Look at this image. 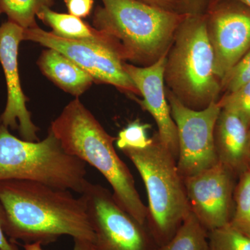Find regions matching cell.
I'll list each match as a JSON object with an SVG mask.
<instances>
[{
    "mask_svg": "<svg viewBox=\"0 0 250 250\" xmlns=\"http://www.w3.org/2000/svg\"><path fill=\"white\" fill-rule=\"evenodd\" d=\"M0 202L4 210V233L12 241L43 246L67 235L95 241L84 202L70 190L31 181H1Z\"/></svg>",
    "mask_w": 250,
    "mask_h": 250,
    "instance_id": "cell-1",
    "label": "cell"
},
{
    "mask_svg": "<svg viewBox=\"0 0 250 250\" xmlns=\"http://www.w3.org/2000/svg\"><path fill=\"white\" fill-rule=\"evenodd\" d=\"M65 152L96 168L107 180L118 203L140 223L146 225L147 207L134 177L119 157L110 136L78 99L68 104L49 129Z\"/></svg>",
    "mask_w": 250,
    "mask_h": 250,
    "instance_id": "cell-2",
    "label": "cell"
},
{
    "mask_svg": "<svg viewBox=\"0 0 250 250\" xmlns=\"http://www.w3.org/2000/svg\"><path fill=\"white\" fill-rule=\"evenodd\" d=\"M93 25L118 42L125 61L149 66L167 54L186 13L161 9L139 0H102Z\"/></svg>",
    "mask_w": 250,
    "mask_h": 250,
    "instance_id": "cell-3",
    "label": "cell"
},
{
    "mask_svg": "<svg viewBox=\"0 0 250 250\" xmlns=\"http://www.w3.org/2000/svg\"><path fill=\"white\" fill-rule=\"evenodd\" d=\"M166 88L184 106L195 111L218 102L221 82L215 75L205 13L188 14L166 54Z\"/></svg>",
    "mask_w": 250,
    "mask_h": 250,
    "instance_id": "cell-4",
    "label": "cell"
},
{
    "mask_svg": "<svg viewBox=\"0 0 250 250\" xmlns=\"http://www.w3.org/2000/svg\"><path fill=\"white\" fill-rule=\"evenodd\" d=\"M143 149L125 148L122 152L141 175L148 197L146 220L158 247L170 241L190 212L184 179L177 159L164 146L157 133Z\"/></svg>",
    "mask_w": 250,
    "mask_h": 250,
    "instance_id": "cell-5",
    "label": "cell"
},
{
    "mask_svg": "<svg viewBox=\"0 0 250 250\" xmlns=\"http://www.w3.org/2000/svg\"><path fill=\"white\" fill-rule=\"evenodd\" d=\"M86 164L65 152L50 129L41 141L19 139L0 125V182L27 180L82 193Z\"/></svg>",
    "mask_w": 250,
    "mask_h": 250,
    "instance_id": "cell-6",
    "label": "cell"
},
{
    "mask_svg": "<svg viewBox=\"0 0 250 250\" xmlns=\"http://www.w3.org/2000/svg\"><path fill=\"white\" fill-rule=\"evenodd\" d=\"M95 232V250H156L147 225L121 207L113 192L88 182L80 194Z\"/></svg>",
    "mask_w": 250,
    "mask_h": 250,
    "instance_id": "cell-7",
    "label": "cell"
},
{
    "mask_svg": "<svg viewBox=\"0 0 250 250\" xmlns=\"http://www.w3.org/2000/svg\"><path fill=\"white\" fill-rule=\"evenodd\" d=\"M166 92L178 134L177 168L184 179L218 163L214 129L221 108L215 102L205 109L195 111L184 106L166 88Z\"/></svg>",
    "mask_w": 250,
    "mask_h": 250,
    "instance_id": "cell-8",
    "label": "cell"
},
{
    "mask_svg": "<svg viewBox=\"0 0 250 250\" xmlns=\"http://www.w3.org/2000/svg\"><path fill=\"white\" fill-rule=\"evenodd\" d=\"M23 41H33L58 51L84 70L95 82L113 85L132 95H140L125 71L126 62L116 49L87 41L63 39L38 26L24 29Z\"/></svg>",
    "mask_w": 250,
    "mask_h": 250,
    "instance_id": "cell-9",
    "label": "cell"
},
{
    "mask_svg": "<svg viewBox=\"0 0 250 250\" xmlns=\"http://www.w3.org/2000/svg\"><path fill=\"white\" fill-rule=\"evenodd\" d=\"M215 75L221 82L250 49V9L236 0L208 4L205 13Z\"/></svg>",
    "mask_w": 250,
    "mask_h": 250,
    "instance_id": "cell-10",
    "label": "cell"
},
{
    "mask_svg": "<svg viewBox=\"0 0 250 250\" xmlns=\"http://www.w3.org/2000/svg\"><path fill=\"white\" fill-rule=\"evenodd\" d=\"M238 179L232 171L219 162L184 178L190 210L207 231L231 222Z\"/></svg>",
    "mask_w": 250,
    "mask_h": 250,
    "instance_id": "cell-11",
    "label": "cell"
},
{
    "mask_svg": "<svg viewBox=\"0 0 250 250\" xmlns=\"http://www.w3.org/2000/svg\"><path fill=\"white\" fill-rule=\"evenodd\" d=\"M23 28L11 21L0 26V62L7 87V103L0 116V125L18 129L22 139L34 142L39 141V129L26 106L28 99L23 93L18 71V48L23 41Z\"/></svg>",
    "mask_w": 250,
    "mask_h": 250,
    "instance_id": "cell-12",
    "label": "cell"
},
{
    "mask_svg": "<svg viewBox=\"0 0 250 250\" xmlns=\"http://www.w3.org/2000/svg\"><path fill=\"white\" fill-rule=\"evenodd\" d=\"M166 54L149 66L138 67L125 62L124 67L143 98L142 100L134 98L135 100L144 111L153 117L157 125L159 139L177 160L178 134L166 96Z\"/></svg>",
    "mask_w": 250,
    "mask_h": 250,
    "instance_id": "cell-13",
    "label": "cell"
},
{
    "mask_svg": "<svg viewBox=\"0 0 250 250\" xmlns=\"http://www.w3.org/2000/svg\"><path fill=\"white\" fill-rule=\"evenodd\" d=\"M214 147L218 162L238 178L249 170L250 129L232 112L220 111L215 126Z\"/></svg>",
    "mask_w": 250,
    "mask_h": 250,
    "instance_id": "cell-14",
    "label": "cell"
},
{
    "mask_svg": "<svg viewBox=\"0 0 250 250\" xmlns=\"http://www.w3.org/2000/svg\"><path fill=\"white\" fill-rule=\"evenodd\" d=\"M39 65L49 80L75 96L84 93L94 82L84 70L55 49L44 51L39 59Z\"/></svg>",
    "mask_w": 250,
    "mask_h": 250,
    "instance_id": "cell-15",
    "label": "cell"
},
{
    "mask_svg": "<svg viewBox=\"0 0 250 250\" xmlns=\"http://www.w3.org/2000/svg\"><path fill=\"white\" fill-rule=\"evenodd\" d=\"M37 16L52 28V32L55 35L70 40L87 41L112 47L117 49L125 60L121 46L114 39L96 28L91 27L82 21V18L55 12L48 7L41 10Z\"/></svg>",
    "mask_w": 250,
    "mask_h": 250,
    "instance_id": "cell-16",
    "label": "cell"
},
{
    "mask_svg": "<svg viewBox=\"0 0 250 250\" xmlns=\"http://www.w3.org/2000/svg\"><path fill=\"white\" fill-rule=\"evenodd\" d=\"M156 250H208V231L190 210L170 241Z\"/></svg>",
    "mask_w": 250,
    "mask_h": 250,
    "instance_id": "cell-17",
    "label": "cell"
},
{
    "mask_svg": "<svg viewBox=\"0 0 250 250\" xmlns=\"http://www.w3.org/2000/svg\"><path fill=\"white\" fill-rule=\"evenodd\" d=\"M54 2V0H0V8L9 21L27 29L37 27L36 16L44 8H50Z\"/></svg>",
    "mask_w": 250,
    "mask_h": 250,
    "instance_id": "cell-18",
    "label": "cell"
},
{
    "mask_svg": "<svg viewBox=\"0 0 250 250\" xmlns=\"http://www.w3.org/2000/svg\"><path fill=\"white\" fill-rule=\"evenodd\" d=\"M235 208L229 225L250 238V171L240 176L234 190Z\"/></svg>",
    "mask_w": 250,
    "mask_h": 250,
    "instance_id": "cell-19",
    "label": "cell"
},
{
    "mask_svg": "<svg viewBox=\"0 0 250 250\" xmlns=\"http://www.w3.org/2000/svg\"><path fill=\"white\" fill-rule=\"evenodd\" d=\"M208 250H250V238L229 224L208 231Z\"/></svg>",
    "mask_w": 250,
    "mask_h": 250,
    "instance_id": "cell-20",
    "label": "cell"
},
{
    "mask_svg": "<svg viewBox=\"0 0 250 250\" xmlns=\"http://www.w3.org/2000/svg\"><path fill=\"white\" fill-rule=\"evenodd\" d=\"M218 104L221 109L239 117L250 129V81L234 91L224 94Z\"/></svg>",
    "mask_w": 250,
    "mask_h": 250,
    "instance_id": "cell-21",
    "label": "cell"
},
{
    "mask_svg": "<svg viewBox=\"0 0 250 250\" xmlns=\"http://www.w3.org/2000/svg\"><path fill=\"white\" fill-rule=\"evenodd\" d=\"M152 125L143 123L137 118L131 121L126 127L122 129L116 138V146L118 149L134 148L143 149L152 143V139L147 137V130L150 129Z\"/></svg>",
    "mask_w": 250,
    "mask_h": 250,
    "instance_id": "cell-22",
    "label": "cell"
},
{
    "mask_svg": "<svg viewBox=\"0 0 250 250\" xmlns=\"http://www.w3.org/2000/svg\"><path fill=\"white\" fill-rule=\"evenodd\" d=\"M250 81V49L222 80V93L225 94L234 91Z\"/></svg>",
    "mask_w": 250,
    "mask_h": 250,
    "instance_id": "cell-23",
    "label": "cell"
},
{
    "mask_svg": "<svg viewBox=\"0 0 250 250\" xmlns=\"http://www.w3.org/2000/svg\"><path fill=\"white\" fill-rule=\"evenodd\" d=\"M69 14L80 18L89 16L93 9L94 0H64Z\"/></svg>",
    "mask_w": 250,
    "mask_h": 250,
    "instance_id": "cell-24",
    "label": "cell"
},
{
    "mask_svg": "<svg viewBox=\"0 0 250 250\" xmlns=\"http://www.w3.org/2000/svg\"><path fill=\"white\" fill-rule=\"evenodd\" d=\"M75 246L73 250H95L93 242L87 240L74 239ZM24 250H45L40 243H25Z\"/></svg>",
    "mask_w": 250,
    "mask_h": 250,
    "instance_id": "cell-25",
    "label": "cell"
},
{
    "mask_svg": "<svg viewBox=\"0 0 250 250\" xmlns=\"http://www.w3.org/2000/svg\"><path fill=\"white\" fill-rule=\"evenodd\" d=\"M139 1L152 5L156 7L161 8V9L183 13L182 11L183 0H139Z\"/></svg>",
    "mask_w": 250,
    "mask_h": 250,
    "instance_id": "cell-26",
    "label": "cell"
},
{
    "mask_svg": "<svg viewBox=\"0 0 250 250\" xmlns=\"http://www.w3.org/2000/svg\"><path fill=\"white\" fill-rule=\"evenodd\" d=\"M207 0H183L182 11L188 14H204Z\"/></svg>",
    "mask_w": 250,
    "mask_h": 250,
    "instance_id": "cell-27",
    "label": "cell"
},
{
    "mask_svg": "<svg viewBox=\"0 0 250 250\" xmlns=\"http://www.w3.org/2000/svg\"><path fill=\"white\" fill-rule=\"evenodd\" d=\"M4 210L0 202V250H19L14 243L8 240L4 231Z\"/></svg>",
    "mask_w": 250,
    "mask_h": 250,
    "instance_id": "cell-28",
    "label": "cell"
},
{
    "mask_svg": "<svg viewBox=\"0 0 250 250\" xmlns=\"http://www.w3.org/2000/svg\"><path fill=\"white\" fill-rule=\"evenodd\" d=\"M221 1V0H209L208 4H213V3L217 2V1ZM236 1H240L242 4L246 5L248 8L250 9V0H236Z\"/></svg>",
    "mask_w": 250,
    "mask_h": 250,
    "instance_id": "cell-29",
    "label": "cell"
},
{
    "mask_svg": "<svg viewBox=\"0 0 250 250\" xmlns=\"http://www.w3.org/2000/svg\"><path fill=\"white\" fill-rule=\"evenodd\" d=\"M248 171H250V166H249V170Z\"/></svg>",
    "mask_w": 250,
    "mask_h": 250,
    "instance_id": "cell-30",
    "label": "cell"
},
{
    "mask_svg": "<svg viewBox=\"0 0 250 250\" xmlns=\"http://www.w3.org/2000/svg\"><path fill=\"white\" fill-rule=\"evenodd\" d=\"M1 8H0V14H1Z\"/></svg>",
    "mask_w": 250,
    "mask_h": 250,
    "instance_id": "cell-31",
    "label": "cell"
},
{
    "mask_svg": "<svg viewBox=\"0 0 250 250\" xmlns=\"http://www.w3.org/2000/svg\"></svg>",
    "mask_w": 250,
    "mask_h": 250,
    "instance_id": "cell-32",
    "label": "cell"
}]
</instances>
